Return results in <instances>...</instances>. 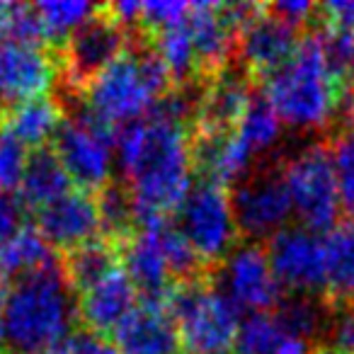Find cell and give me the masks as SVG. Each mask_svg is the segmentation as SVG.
Segmentation results:
<instances>
[{"mask_svg": "<svg viewBox=\"0 0 354 354\" xmlns=\"http://www.w3.org/2000/svg\"><path fill=\"white\" fill-rule=\"evenodd\" d=\"M27 165V148L10 133H0V192L17 189Z\"/></svg>", "mask_w": 354, "mask_h": 354, "instance_id": "34", "label": "cell"}, {"mask_svg": "<svg viewBox=\"0 0 354 354\" xmlns=\"http://www.w3.org/2000/svg\"><path fill=\"white\" fill-rule=\"evenodd\" d=\"M117 252L124 274L131 279V284L136 286L138 296H141L138 301L165 306L167 291L172 286V274L156 238L138 228L131 238L117 245Z\"/></svg>", "mask_w": 354, "mask_h": 354, "instance_id": "18", "label": "cell"}, {"mask_svg": "<svg viewBox=\"0 0 354 354\" xmlns=\"http://www.w3.org/2000/svg\"><path fill=\"white\" fill-rule=\"evenodd\" d=\"M83 102L90 112L119 129V124L136 122L143 114L148 117V112L156 104V97L138 73L133 51L127 49L85 88Z\"/></svg>", "mask_w": 354, "mask_h": 354, "instance_id": "10", "label": "cell"}, {"mask_svg": "<svg viewBox=\"0 0 354 354\" xmlns=\"http://www.w3.org/2000/svg\"><path fill=\"white\" fill-rule=\"evenodd\" d=\"M100 216V233L114 248L122 245L127 238L136 233V214H133V197L127 183H109L95 192Z\"/></svg>", "mask_w": 354, "mask_h": 354, "instance_id": "27", "label": "cell"}, {"mask_svg": "<svg viewBox=\"0 0 354 354\" xmlns=\"http://www.w3.org/2000/svg\"><path fill=\"white\" fill-rule=\"evenodd\" d=\"M328 146L330 158H333L335 180H337L339 204L354 218V133H337Z\"/></svg>", "mask_w": 354, "mask_h": 354, "instance_id": "32", "label": "cell"}, {"mask_svg": "<svg viewBox=\"0 0 354 354\" xmlns=\"http://www.w3.org/2000/svg\"><path fill=\"white\" fill-rule=\"evenodd\" d=\"M54 262H59L54 248L41 238L35 226H22L10 243L0 248V274L6 281L39 272Z\"/></svg>", "mask_w": 354, "mask_h": 354, "instance_id": "26", "label": "cell"}, {"mask_svg": "<svg viewBox=\"0 0 354 354\" xmlns=\"http://www.w3.org/2000/svg\"><path fill=\"white\" fill-rule=\"evenodd\" d=\"M129 41L131 32L114 20L107 6H100L95 15L75 27L64 46L54 51L61 93L83 95L85 88L129 49Z\"/></svg>", "mask_w": 354, "mask_h": 354, "instance_id": "5", "label": "cell"}, {"mask_svg": "<svg viewBox=\"0 0 354 354\" xmlns=\"http://www.w3.org/2000/svg\"><path fill=\"white\" fill-rule=\"evenodd\" d=\"M291 204L304 228L323 233L337 223L342 209L328 143H310L281 165Z\"/></svg>", "mask_w": 354, "mask_h": 354, "instance_id": "7", "label": "cell"}, {"mask_svg": "<svg viewBox=\"0 0 354 354\" xmlns=\"http://www.w3.org/2000/svg\"><path fill=\"white\" fill-rule=\"evenodd\" d=\"M78 304L61 262L8 281L3 328L15 354H51L73 335Z\"/></svg>", "mask_w": 354, "mask_h": 354, "instance_id": "2", "label": "cell"}, {"mask_svg": "<svg viewBox=\"0 0 354 354\" xmlns=\"http://www.w3.org/2000/svg\"><path fill=\"white\" fill-rule=\"evenodd\" d=\"M59 80V64L54 51L44 46H25L0 41V97L25 102L44 97Z\"/></svg>", "mask_w": 354, "mask_h": 354, "instance_id": "14", "label": "cell"}, {"mask_svg": "<svg viewBox=\"0 0 354 354\" xmlns=\"http://www.w3.org/2000/svg\"><path fill=\"white\" fill-rule=\"evenodd\" d=\"M37 231L51 248L68 252L100 236V216L93 192L71 189L37 212Z\"/></svg>", "mask_w": 354, "mask_h": 354, "instance_id": "15", "label": "cell"}, {"mask_svg": "<svg viewBox=\"0 0 354 354\" xmlns=\"http://www.w3.org/2000/svg\"><path fill=\"white\" fill-rule=\"evenodd\" d=\"M97 8L100 6L78 3V0H44V3H37L46 44H51V49L59 51L64 41L71 37V32L83 25L88 17H93Z\"/></svg>", "mask_w": 354, "mask_h": 354, "instance_id": "29", "label": "cell"}, {"mask_svg": "<svg viewBox=\"0 0 354 354\" xmlns=\"http://www.w3.org/2000/svg\"><path fill=\"white\" fill-rule=\"evenodd\" d=\"M231 209L238 233L248 243L260 245L262 238L270 241L272 236L284 231L294 212L284 170L281 167L250 170L233 185Z\"/></svg>", "mask_w": 354, "mask_h": 354, "instance_id": "8", "label": "cell"}, {"mask_svg": "<svg viewBox=\"0 0 354 354\" xmlns=\"http://www.w3.org/2000/svg\"><path fill=\"white\" fill-rule=\"evenodd\" d=\"M265 83V95L279 119L299 129L328 127L344 95L330 75L315 32L301 37L291 59Z\"/></svg>", "mask_w": 354, "mask_h": 354, "instance_id": "3", "label": "cell"}, {"mask_svg": "<svg viewBox=\"0 0 354 354\" xmlns=\"http://www.w3.org/2000/svg\"><path fill=\"white\" fill-rule=\"evenodd\" d=\"M165 310L175 320L185 354H233L243 310L212 281H172Z\"/></svg>", "mask_w": 354, "mask_h": 354, "instance_id": "4", "label": "cell"}, {"mask_svg": "<svg viewBox=\"0 0 354 354\" xmlns=\"http://www.w3.org/2000/svg\"><path fill=\"white\" fill-rule=\"evenodd\" d=\"M279 131H281L279 114L274 112L267 95L262 90H255L245 112H243L241 122H238L236 133L248 143V148L252 153H257V151H267L279 138Z\"/></svg>", "mask_w": 354, "mask_h": 354, "instance_id": "28", "label": "cell"}, {"mask_svg": "<svg viewBox=\"0 0 354 354\" xmlns=\"http://www.w3.org/2000/svg\"><path fill=\"white\" fill-rule=\"evenodd\" d=\"M138 306V291L122 270L95 284L78 299V320L85 330L107 337Z\"/></svg>", "mask_w": 354, "mask_h": 354, "instance_id": "19", "label": "cell"}, {"mask_svg": "<svg viewBox=\"0 0 354 354\" xmlns=\"http://www.w3.org/2000/svg\"><path fill=\"white\" fill-rule=\"evenodd\" d=\"M187 27L197 59V78L209 80L226 71L236 56V35L223 25L218 3H192Z\"/></svg>", "mask_w": 354, "mask_h": 354, "instance_id": "20", "label": "cell"}, {"mask_svg": "<svg viewBox=\"0 0 354 354\" xmlns=\"http://www.w3.org/2000/svg\"><path fill=\"white\" fill-rule=\"evenodd\" d=\"M209 281L248 313H272L286 294L272 272L267 252L257 243H238L216 267H212Z\"/></svg>", "mask_w": 354, "mask_h": 354, "instance_id": "9", "label": "cell"}, {"mask_svg": "<svg viewBox=\"0 0 354 354\" xmlns=\"http://www.w3.org/2000/svg\"><path fill=\"white\" fill-rule=\"evenodd\" d=\"M0 279H3V277H0Z\"/></svg>", "mask_w": 354, "mask_h": 354, "instance_id": "42", "label": "cell"}, {"mask_svg": "<svg viewBox=\"0 0 354 354\" xmlns=\"http://www.w3.org/2000/svg\"><path fill=\"white\" fill-rule=\"evenodd\" d=\"M189 3H172V0H151V3H141V17H138V30L146 35H156V32L165 30V27L180 25L187 20L189 15Z\"/></svg>", "mask_w": 354, "mask_h": 354, "instance_id": "33", "label": "cell"}, {"mask_svg": "<svg viewBox=\"0 0 354 354\" xmlns=\"http://www.w3.org/2000/svg\"><path fill=\"white\" fill-rule=\"evenodd\" d=\"M339 104H342V122H344V131L354 133V85L347 90V93L342 95V100H339Z\"/></svg>", "mask_w": 354, "mask_h": 354, "instance_id": "39", "label": "cell"}, {"mask_svg": "<svg viewBox=\"0 0 354 354\" xmlns=\"http://www.w3.org/2000/svg\"><path fill=\"white\" fill-rule=\"evenodd\" d=\"M71 185L73 183H71L61 160L56 158L54 148H37V151H32V156H27L25 175H22V183L17 187L20 189V204L39 212L41 207L71 192Z\"/></svg>", "mask_w": 354, "mask_h": 354, "instance_id": "23", "label": "cell"}, {"mask_svg": "<svg viewBox=\"0 0 354 354\" xmlns=\"http://www.w3.org/2000/svg\"><path fill=\"white\" fill-rule=\"evenodd\" d=\"M333 315H337L330 323V337L335 344L333 349L339 354H354V304L335 310Z\"/></svg>", "mask_w": 354, "mask_h": 354, "instance_id": "37", "label": "cell"}, {"mask_svg": "<svg viewBox=\"0 0 354 354\" xmlns=\"http://www.w3.org/2000/svg\"><path fill=\"white\" fill-rule=\"evenodd\" d=\"M59 262L71 289L75 294H85L88 289H93L95 284H100L112 272L119 270V252L109 241L95 238V241L83 243L73 250L61 252Z\"/></svg>", "mask_w": 354, "mask_h": 354, "instance_id": "24", "label": "cell"}, {"mask_svg": "<svg viewBox=\"0 0 354 354\" xmlns=\"http://www.w3.org/2000/svg\"><path fill=\"white\" fill-rule=\"evenodd\" d=\"M265 8L294 30H301V25H308L313 22V15H318V6L308 0H279V3H270Z\"/></svg>", "mask_w": 354, "mask_h": 354, "instance_id": "36", "label": "cell"}, {"mask_svg": "<svg viewBox=\"0 0 354 354\" xmlns=\"http://www.w3.org/2000/svg\"><path fill=\"white\" fill-rule=\"evenodd\" d=\"M0 354H3V352H0Z\"/></svg>", "mask_w": 354, "mask_h": 354, "instance_id": "44", "label": "cell"}, {"mask_svg": "<svg viewBox=\"0 0 354 354\" xmlns=\"http://www.w3.org/2000/svg\"><path fill=\"white\" fill-rule=\"evenodd\" d=\"M267 260L286 294H325V248L318 233L286 226L267 241Z\"/></svg>", "mask_w": 354, "mask_h": 354, "instance_id": "11", "label": "cell"}, {"mask_svg": "<svg viewBox=\"0 0 354 354\" xmlns=\"http://www.w3.org/2000/svg\"><path fill=\"white\" fill-rule=\"evenodd\" d=\"M51 354H117V349L107 342V337H100V335L80 328L73 330V335Z\"/></svg>", "mask_w": 354, "mask_h": 354, "instance_id": "35", "label": "cell"}, {"mask_svg": "<svg viewBox=\"0 0 354 354\" xmlns=\"http://www.w3.org/2000/svg\"><path fill=\"white\" fill-rule=\"evenodd\" d=\"M255 85L241 68L228 66L214 78L204 80V95L199 104L197 119L189 131H216L233 133L250 102Z\"/></svg>", "mask_w": 354, "mask_h": 354, "instance_id": "16", "label": "cell"}, {"mask_svg": "<svg viewBox=\"0 0 354 354\" xmlns=\"http://www.w3.org/2000/svg\"><path fill=\"white\" fill-rule=\"evenodd\" d=\"M114 148L133 197L136 231L175 216L192 187L187 129L148 114L117 129Z\"/></svg>", "mask_w": 354, "mask_h": 354, "instance_id": "1", "label": "cell"}, {"mask_svg": "<svg viewBox=\"0 0 354 354\" xmlns=\"http://www.w3.org/2000/svg\"><path fill=\"white\" fill-rule=\"evenodd\" d=\"M313 344L306 342L301 337H291V335H284V339L279 342L274 354H313Z\"/></svg>", "mask_w": 354, "mask_h": 354, "instance_id": "38", "label": "cell"}, {"mask_svg": "<svg viewBox=\"0 0 354 354\" xmlns=\"http://www.w3.org/2000/svg\"><path fill=\"white\" fill-rule=\"evenodd\" d=\"M172 221L207 267H216L238 245L231 194L216 183H194Z\"/></svg>", "mask_w": 354, "mask_h": 354, "instance_id": "6", "label": "cell"}, {"mask_svg": "<svg viewBox=\"0 0 354 354\" xmlns=\"http://www.w3.org/2000/svg\"><path fill=\"white\" fill-rule=\"evenodd\" d=\"M299 44V30L274 17L265 6L262 12L236 37L238 68L255 83L267 80L291 59Z\"/></svg>", "mask_w": 354, "mask_h": 354, "instance_id": "13", "label": "cell"}, {"mask_svg": "<svg viewBox=\"0 0 354 354\" xmlns=\"http://www.w3.org/2000/svg\"><path fill=\"white\" fill-rule=\"evenodd\" d=\"M0 10H3V3H0Z\"/></svg>", "mask_w": 354, "mask_h": 354, "instance_id": "40", "label": "cell"}, {"mask_svg": "<svg viewBox=\"0 0 354 354\" xmlns=\"http://www.w3.org/2000/svg\"><path fill=\"white\" fill-rule=\"evenodd\" d=\"M279 328L291 337H301L313 344L323 333H330L333 310L320 296L308 294H284L277 308L272 310Z\"/></svg>", "mask_w": 354, "mask_h": 354, "instance_id": "25", "label": "cell"}, {"mask_svg": "<svg viewBox=\"0 0 354 354\" xmlns=\"http://www.w3.org/2000/svg\"><path fill=\"white\" fill-rule=\"evenodd\" d=\"M325 248V294L328 308L339 310L354 304V218L335 223L323 238Z\"/></svg>", "mask_w": 354, "mask_h": 354, "instance_id": "21", "label": "cell"}, {"mask_svg": "<svg viewBox=\"0 0 354 354\" xmlns=\"http://www.w3.org/2000/svg\"><path fill=\"white\" fill-rule=\"evenodd\" d=\"M0 107H3V104H0Z\"/></svg>", "mask_w": 354, "mask_h": 354, "instance_id": "43", "label": "cell"}, {"mask_svg": "<svg viewBox=\"0 0 354 354\" xmlns=\"http://www.w3.org/2000/svg\"><path fill=\"white\" fill-rule=\"evenodd\" d=\"M64 117L59 100L54 95L32 97L25 102L3 104L0 107V127L25 148H44L46 141L56 133Z\"/></svg>", "mask_w": 354, "mask_h": 354, "instance_id": "22", "label": "cell"}, {"mask_svg": "<svg viewBox=\"0 0 354 354\" xmlns=\"http://www.w3.org/2000/svg\"><path fill=\"white\" fill-rule=\"evenodd\" d=\"M284 335L272 313H248L238 325L233 354H274Z\"/></svg>", "mask_w": 354, "mask_h": 354, "instance_id": "30", "label": "cell"}, {"mask_svg": "<svg viewBox=\"0 0 354 354\" xmlns=\"http://www.w3.org/2000/svg\"><path fill=\"white\" fill-rule=\"evenodd\" d=\"M51 148L68 172L71 183L78 185L83 192L95 194L112 183V143L75 119H61L51 136Z\"/></svg>", "mask_w": 354, "mask_h": 354, "instance_id": "12", "label": "cell"}, {"mask_svg": "<svg viewBox=\"0 0 354 354\" xmlns=\"http://www.w3.org/2000/svg\"><path fill=\"white\" fill-rule=\"evenodd\" d=\"M0 41L25 46H44L46 37L37 6H25V3L3 6V10H0Z\"/></svg>", "mask_w": 354, "mask_h": 354, "instance_id": "31", "label": "cell"}, {"mask_svg": "<svg viewBox=\"0 0 354 354\" xmlns=\"http://www.w3.org/2000/svg\"><path fill=\"white\" fill-rule=\"evenodd\" d=\"M112 337L117 354H185L175 320L160 304L138 301Z\"/></svg>", "mask_w": 354, "mask_h": 354, "instance_id": "17", "label": "cell"}, {"mask_svg": "<svg viewBox=\"0 0 354 354\" xmlns=\"http://www.w3.org/2000/svg\"><path fill=\"white\" fill-rule=\"evenodd\" d=\"M335 354H339V352H335Z\"/></svg>", "mask_w": 354, "mask_h": 354, "instance_id": "41", "label": "cell"}]
</instances>
